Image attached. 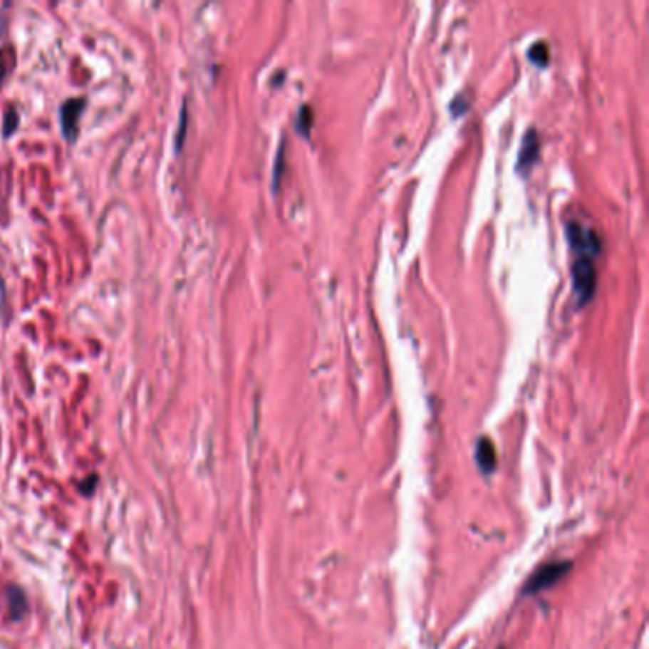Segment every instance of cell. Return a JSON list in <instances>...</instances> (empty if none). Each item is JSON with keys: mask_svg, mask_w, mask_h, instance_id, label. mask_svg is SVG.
I'll list each match as a JSON object with an SVG mask.
<instances>
[{"mask_svg": "<svg viewBox=\"0 0 649 649\" xmlns=\"http://www.w3.org/2000/svg\"><path fill=\"white\" fill-rule=\"evenodd\" d=\"M573 273V294L575 301L579 307L586 305L594 296L596 290V269H594V257L591 255H577L571 267Z\"/></svg>", "mask_w": 649, "mask_h": 649, "instance_id": "obj_2", "label": "cell"}, {"mask_svg": "<svg viewBox=\"0 0 649 649\" xmlns=\"http://www.w3.org/2000/svg\"><path fill=\"white\" fill-rule=\"evenodd\" d=\"M311 126H313V109L308 105H303L299 109V115H297V130L303 135H308L311 134Z\"/></svg>", "mask_w": 649, "mask_h": 649, "instance_id": "obj_8", "label": "cell"}, {"mask_svg": "<svg viewBox=\"0 0 649 649\" xmlns=\"http://www.w3.org/2000/svg\"><path fill=\"white\" fill-rule=\"evenodd\" d=\"M566 234H568L569 246H571V249H575L577 255L596 257L600 254V249H602V242H600V237L596 234V231L591 229V227L581 225L579 221H569Z\"/></svg>", "mask_w": 649, "mask_h": 649, "instance_id": "obj_3", "label": "cell"}, {"mask_svg": "<svg viewBox=\"0 0 649 649\" xmlns=\"http://www.w3.org/2000/svg\"><path fill=\"white\" fill-rule=\"evenodd\" d=\"M571 568H573L571 560H551V562L543 564V566L535 569L534 573L529 575V579L526 581L522 592L531 596V594H539L543 591H549L556 583H560L571 571Z\"/></svg>", "mask_w": 649, "mask_h": 649, "instance_id": "obj_1", "label": "cell"}, {"mask_svg": "<svg viewBox=\"0 0 649 649\" xmlns=\"http://www.w3.org/2000/svg\"><path fill=\"white\" fill-rule=\"evenodd\" d=\"M450 109L453 110V115L459 116L463 110H467V101H464V95H457V98L453 99L452 105H450Z\"/></svg>", "mask_w": 649, "mask_h": 649, "instance_id": "obj_10", "label": "cell"}, {"mask_svg": "<svg viewBox=\"0 0 649 649\" xmlns=\"http://www.w3.org/2000/svg\"><path fill=\"white\" fill-rule=\"evenodd\" d=\"M541 151V140L537 130L531 128L526 132L522 140V147H520V155H518V170L520 172H529V168L534 166V162L539 158Z\"/></svg>", "mask_w": 649, "mask_h": 649, "instance_id": "obj_5", "label": "cell"}, {"mask_svg": "<svg viewBox=\"0 0 649 649\" xmlns=\"http://www.w3.org/2000/svg\"><path fill=\"white\" fill-rule=\"evenodd\" d=\"M0 58H2V53H0ZM4 75V61H0V78Z\"/></svg>", "mask_w": 649, "mask_h": 649, "instance_id": "obj_12", "label": "cell"}, {"mask_svg": "<svg viewBox=\"0 0 649 649\" xmlns=\"http://www.w3.org/2000/svg\"><path fill=\"white\" fill-rule=\"evenodd\" d=\"M84 105H86V98H73L67 99L59 109L61 130H63L65 137L69 141H75L76 134H78V118L84 110Z\"/></svg>", "mask_w": 649, "mask_h": 649, "instance_id": "obj_4", "label": "cell"}, {"mask_svg": "<svg viewBox=\"0 0 649 649\" xmlns=\"http://www.w3.org/2000/svg\"><path fill=\"white\" fill-rule=\"evenodd\" d=\"M185 116H187V109H181V118H180V132H177V135H175V151H177V149H180V145H181V140H183V128H187Z\"/></svg>", "mask_w": 649, "mask_h": 649, "instance_id": "obj_11", "label": "cell"}, {"mask_svg": "<svg viewBox=\"0 0 649 649\" xmlns=\"http://www.w3.org/2000/svg\"><path fill=\"white\" fill-rule=\"evenodd\" d=\"M18 122H19V115H18V110L16 109H12V107H8L6 109V113H4V130H2V132H4V135H10L14 132V130H16V128H18Z\"/></svg>", "mask_w": 649, "mask_h": 649, "instance_id": "obj_9", "label": "cell"}, {"mask_svg": "<svg viewBox=\"0 0 649 649\" xmlns=\"http://www.w3.org/2000/svg\"><path fill=\"white\" fill-rule=\"evenodd\" d=\"M528 58L531 59L535 65H539V67H545V65H549V59H551V50H549V44H546V42H535L534 46L529 48Z\"/></svg>", "mask_w": 649, "mask_h": 649, "instance_id": "obj_7", "label": "cell"}, {"mask_svg": "<svg viewBox=\"0 0 649 649\" xmlns=\"http://www.w3.org/2000/svg\"><path fill=\"white\" fill-rule=\"evenodd\" d=\"M476 464L484 474H492L493 470L497 469V452L493 442L487 436H482L480 440L476 442Z\"/></svg>", "mask_w": 649, "mask_h": 649, "instance_id": "obj_6", "label": "cell"}]
</instances>
